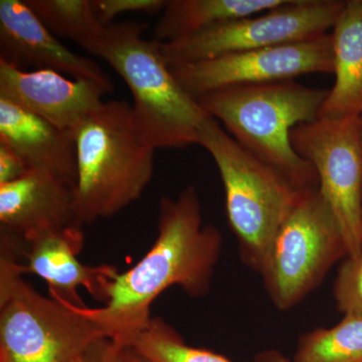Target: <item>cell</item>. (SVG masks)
<instances>
[{
	"mask_svg": "<svg viewBox=\"0 0 362 362\" xmlns=\"http://www.w3.org/2000/svg\"><path fill=\"white\" fill-rule=\"evenodd\" d=\"M287 0H168L154 28V40L170 42L226 21L257 16Z\"/></svg>",
	"mask_w": 362,
	"mask_h": 362,
	"instance_id": "17",
	"label": "cell"
},
{
	"mask_svg": "<svg viewBox=\"0 0 362 362\" xmlns=\"http://www.w3.org/2000/svg\"><path fill=\"white\" fill-rule=\"evenodd\" d=\"M84 246L82 228L40 230L16 242L18 271L42 278L49 297L77 308H87L78 289L106 302L107 287L119 271L109 265L87 266L78 254Z\"/></svg>",
	"mask_w": 362,
	"mask_h": 362,
	"instance_id": "11",
	"label": "cell"
},
{
	"mask_svg": "<svg viewBox=\"0 0 362 362\" xmlns=\"http://www.w3.org/2000/svg\"><path fill=\"white\" fill-rule=\"evenodd\" d=\"M334 298L338 310L344 316L362 318V252L358 256L347 257L340 266Z\"/></svg>",
	"mask_w": 362,
	"mask_h": 362,
	"instance_id": "21",
	"label": "cell"
},
{
	"mask_svg": "<svg viewBox=\"0 0 362 362\" xmlns=\"http://www.w3.org/2000/svg\"><path fill=\"white\" fill-rule=\"evenodd\" d=\"M54 35L77 42L87 51L105 25L98 20L92 0H26Z\"/></svg>",
	"mask_w": 362,
	"mask_h": 362,
	"instance_id": "19",
	"label": "cell"
},
{
	"mask_svg": "<svg viewBox=\"0 0 362 362\" xmlns=\"http://www.w3.org/2000/svg\"><path fill=\"white\" fill-rule=\"evenodd\" d=\"M168 0H93L98 20L107 26L117 16L128 13L156 14L163 11Z\"/></svg>",
	"mask_w": 362,
	"mask_h": 362,
	"instance_id": "22",
	"label": "cell"
},
{
	"mask_svg": "<svg viewBox=\"0 0 362 362\" xmlns=\"http://www.w3.org/2000/svg\"><path fill=\"white\" fill-rule=\"evenodd\" d=\"M0 59L21 70L56 71L113 90L97 63L66 47L21 0L0 1Z\"/></svg>",
	"mask_w": 362,
	"mask_h": 362,
	"instance_id": "12",
	"label": "cell"
},
{
	"mask_svg": "<svg viewBox=\"0 0 362 362\" xmlns=\"http://www.w3.org/2000/svg\"><path fill=\"white\" fill-rule=\"evenodd\" d=\"M347 257L337 220L317 189L305 192L267 250L259 273L280 310L299 304Z\"/></svg>",
	"mask_w": 362,
	"mask_h": 362,
	"instance_id": "7",
	"label": "cell"
},
{
	"mask_svg": "<svg viewBox=\"0 0 362 362\" xmlns=\"http://www.w3.org/2000/svg\"><path fill=\"white\" fill-rule=\"evenodd\" d=\"M361 117H318L293 128V148L315 169L318 190L341 232L347 257L362 252Z\"/></svg>",
	"mask_w": 362,
	"mask_h": 362,
	"instance_id": "8",
	"label": "cell"
},
{
	"mask_svg": "<svg viewBox=\"0 0 362 362\" xmlns=\"http://www.w3.org/2000/svg\"><path fill=\"white\" fill-rule=\"evenodd\" d=\"M0 143L16 150L30 170L77 181L74 131L62 129L13 102L0 98Z\"/></svg>",
	"mask_w": 362,
	"mask_h": 362,
	"instance_id": "15",
	"label": "cell"
},
{
	"mask_svg": "<svg viewBox=\"0 0 362 362\" xmlns=\"http://www.w3.org/2000/svg\"><path fill=\"white\" fill-rule=\"evenodd\" d=\"M110 342L109 338H101L73 362H105Z\"/></svg>",
	"mask_w": 362,
	"mask_h": 362,
	"instance_id": "25",
	"label": "cell"
},
{
	"mask_svg": "<svg viewBox=\"0 0 362 362\" xmlns=\"http://www.w3.org/2000/svg\"><path fill=\"white\" fill-rule=\"evenodd\" d=\"M147 25L135 21L104 26L87 52L105 59L133 96V122L154 149L199 144L202 124L211 116L177 82L162 56L160 44L147 40Z\"/></svg>",
	"mask_w": 362,
	"mask_h": 362,
	"instance_id": "2",
	"label": "cell"
},
{
	"mask_svg": "<svg viewBox=\"0 0 362 362\" xmlns=\"http://www.w3.org/2000/svg\"><path fill=\"white\" fill-rule=\"evenodd\" d=\"M122 345L153 362H232L211 350L187 344L175 328L159 317H152L146 327Z\"/></svg>",
	"mask_w": 362,
	"mask_h": 362,
	"instance_id": "20",
	"label": "cell"
},
{
	"mask_svg": "<svg viewBox=\"0 0 362 362\" xmlns=\"http://www.w3.org/2000/svg\"><path fill=\"white\" fill-rule=\"evenodd\" d=\"M177 82L197 98L233 86L295 80L307 74L334 73L331 33L197 63L171 66Z\"/></svg>",
	"mask_w": 362,
	"mask_h": 362,
	"instance_id": "10",
	"label": "cell"
},
{
	"mask_svg": "<svg viewBox=\"0 0 362 362\" xmlns=\"http://www.w3.org/2000/svg\"><path fill=\"white\" fill-rule=\"evenodd\" d=\"M110 92L92 81L70 80L52 70H21L0 59V98L62 129H77Z\"/></svg>",
	"mask_w": 362,
	"mask_h": 362,
	"instance_id": "13",
	"label": "cell"
},
{
	"mask_svg": "<svg viewBox=\"0 0 362 362\" xmlns=\"http://www.w3.org/2000/svg\"><path fill=\"white\" fill-rule=\"evenodd\" d=\"M328 93L291 80L233 86L197 100L235 141L298 187L309 190L319 187L318 176L293 148L290 133L299 124L318 118Z\"/></svg>",
	"mask_w": 362,
	"mask_h": 362,
	"instance_id": "3",
	"label": "cell"
},
{
	"mask_svg": "<svg viewBox=\"0 0 362 362\" xmlns=\"http://www.w3.org/2000/svg\"><path fill=\"white\" fill-rule=\"evenodd\" d=\"M359 138H361V149L362 157V116L361 117V123H359Z\"/></svg>",
	"mask_w": 362,
	"mask_h": 362,
	"instance_id": "26",
	"label": "cell"
},
{
	"mask_svg": "<svg viewBox=\"0 0 362 362\" xmlns=\"http://www.w3.org/2000/svg\"><path fill=\"white\" fill-rule=\"evenodd\" d=\"M105 362H153L151 359L136 351L128 345L117 344L112 341L107 351Z\"/></svg>",
	"mask_w": 362,
	"mask_h": 362,
	"instance_id": "24",
	"label": "cell"
},
{
	"mask_svg": "<svg viewBox=\"0 0 362 362\" xmlns=\"http://www.w3.org/2000/svg\"><path fill=\"white\" fill-rule=\"evenodd\" d=\"M199 145L211 154L220 171L226 216L240 256L259 272L272 240L308 190L243 147L214 117L202 124Z\"/></svg>",
	"mask_w": 362,
	"mask_h": 362,
	"instance_id": "5",
	"label": "cell"
},
{
	"mask_svg": "<svg viewBox=\"0 0 362 362\" xmlns=\"http://www.w3.org/2000/svg\"><path fill=\"white\" fill-rule=\"evenodd\" d=\"M157 237L135 266L118 274L107 287L100 308L85 309L105 334L117 344L140 332L151 320L154 301L169 288H181L188 296H206L223 249V235L202 225V204L194 187L175 199L159 202Z\"/></svg>",
	"mask_w": 362,
	"mask_h": 362,
	"instance_id": "1",
	"label": "cell"
},
{
	"mask_svg": "<svg viewBox=\"0 0 362 362\" xmlns=\"http://www.w3.org/2000/svg\"><path fill=\"white\" fill-rule=\"evenodd\" d=\"M342 0H287L266 13L226 21L170 42H159L169 66L300 42L328 33L341 13Z\"/></svg>",
	"mask_w": 362,
	"mask_h": 362,
	"instance_id": "9",
	"label": "cell"
},
{
	"mask_svg": "<svg viewBox=\"0 0 362 362\" xmlns=\"http://www.w3.org/2000/svg\"><path fill=\"white\" fill-rule=\"evenodd\" d=\"M332 30L335 82L319 117H361L362 0L345 2Z\"/></svg>",
	"mask_w": 362,
	"mask_h": 362,
	"instance_id": "16",
	"label": "cell"
},
{
	"mask_svg": "<svg viewBox=\"0 0 362 362\" xmlns=\"http://www.w3.org/2000/svg\"><path fill=\"white\" fill-rule=\"evenodd\" d=\"M28 171L30 168L25 159L8 145L0 143V185L20 180Z\"/></svg>",
	"mask_w": 362,
	"mask_h": 362,
	"instance_id": "23",
	"label": "cell"
},
{
	"mask_svg": "<svg viewBox=\"0 0 362 362\" xmlns=\"http://www.w3.org/2000/svg\"><path fill=\"white\" fill-rule=\"evenodd\" d=\"M294 362H362V318L344 316L337 325L300 338Z\"/></svg>",
	"mask_w": 362,
	"mask_h": 362,
	"instance_id": "18",
	"label": "cell"
},
{
	"mask_svg": "<svg viewBox=\"0 0 362 362\" xmlns=\"http://www.w3.org/2000/svg\"><path fill=\"white\" fill-rule=\"evenodd\" d=\"M0 255V362H73L105 337L87 313L45 297Z\"/></svg>",
	"mask_w": 362,
	"mask_h": 362,
	"instance_id": "6",
	"label": "cell"
},
{
	"mask_svg": "<svg viewBox=\"0 0 362 362\" xmlns=\"http://www.w3.org/2000/svg\"><path fill=\"white\" fill-rule=\"evenodd\" d=\"M74 136L76 209L81 226L111 218L141 197L153 175L156 149L136 132L129 103L104 102Z\"/></svg>",
	"mask_w": 362,
	"mask_h": 362,
	"instance_id": "4",
	"label": "cell"
},
{
	"mask_svg": "<svg viewBox=\"0 0 362 362\" xmlns=\"http://www.w3.org/2000/svg\"><path fill=\"white\" fill-rule=\"evenodd\" d=\"M82 228L75 185L42 171L0 185V232L23 239L40 230Z\"/></svg>",
	"mask_w": 362,
	"mask_h": 362,
	"instance_id": "14",
	"label": "cell"
}]
</instances>
